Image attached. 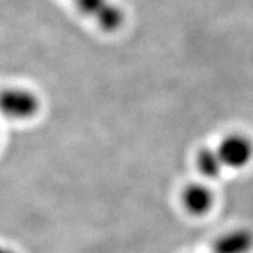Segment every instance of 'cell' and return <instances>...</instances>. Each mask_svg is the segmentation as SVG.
<instances>
[{"mask_svg":"<svg viewBox=\"0 0 253 253\" xmlns=\"http://www.w3.org/2000/svg\"><path fill=\"white\" fill-rule=\"evenodd\" d=\"M40 98L25 87H7L0 90V114L7 119L24 122L40 111Z\"/></svg>","mask_w":253,"mask_h":253,"instance_id":"1","label":"cell"},{"mask_svg":"<svg viewBox=\"0 0 253 253\" xmlns=\"http://www.w3.org/2000/svg\"><path fill=\"white\" fill-rule=\"evenodd\" d=\"M216 150L225 169H246L253 162V140L242 132L225 134L217 145Z\"/></svg>","mask_w":253,"mask_h":253,"instance_id":"2","label":"cell"},{"mask_svg":"<svg viewBox=\"0 0 253 253\" xmlns=\"http://www.w3.org/2000/svg\"><path fill=\"white\" fill-rule=\"evenodd\" d=\"M83 16L96 21L97 26L106 33H115L124 25L126 14L113 0H74Z\"/></svg>","mask_w":253,"mask_h":253,"instance_id":"3","label":"cell"},{"mask_svg":"<svg viewBox=\"0 0 253 253\" xmlns=\"http://www.w3.org/2000/svg\"><path fill=\"white\" fill-rule=\"evenodd\" d=\"M216 198L210 186L202 182L187 185L181 193V203L186 212L193 216H204L213 208Z\"/></svg>","mask_w":253,"mask_h":253,"instance_id":"4","label":"cell"},{"mask_svg":"<svg viewBox=\"0 0 253 253\" xmlns=\"http://www.w3.org/2000/svg\"><path fill=\"white\" fill-rule=\"evenodd\" d=\"M253 250V231L248 227H234L214 240L213 253H251Z\"/></svg>","mask_w":253,"mask_h":253,"instance_id":"5","label":"cell"},{"mask_svg":"<svg viewBox=\"0 0 253 253\" xmlns=\"http://www.w3.org/2000/svg\"><path fill=\"white\" fill-rule=\"evenodd\" d=\"M197 168L204 177L211 180L220 177L225 170V167L217 154V150L211 147L200 149L199 153L197 154Z\"/></svg>","mask_w":253,"mask_h":253,"instance_id":"6","label":"cell"},{"mask_svg":"<svg viewBox=\"0 0 253 253\" xmlns=\"http://www.w3.org/2000/svg\"><path fill=\"white\" fill-rule=\"evenodd\" d=\"M0 253H16L13 250L5 248V247H0Z\"/></svg>","mask_w":253,"mask_h":253,"instance_id":"7","label":"cell"}]
</instances>
